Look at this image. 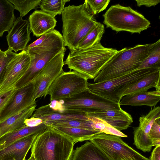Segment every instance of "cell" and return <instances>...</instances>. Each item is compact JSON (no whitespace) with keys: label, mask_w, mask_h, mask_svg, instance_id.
I'll return each mask as SVG.
<instances>
[{"label":"cell","mask_w":160,"mask_h":160,"mask_svg":"<svg viewBox=\"0 0 160 160\" xmlns=\"http://www.w3.org/2000/svg\"><path fill=\"white\" fill-rule=\"evenodd\" d=\"M139 121L138 127L134 128V144L144 152H149L153 146L149 133L154 121L151 118L143 116L139 118Z\"/></svg>","instance_id":"cell-18"},{"label":"cell","mask_w":160,"mask_h":160,"mask_svg":"<svg viewBox=\"0 0 160 160\" xmlns=\"http://www.w3.org/2000/svg\"><path fill=\"white\" fill-rule=\"evenodd\" d=\"M160 68L137 69L122 76L106 81L90 83L87 88L91 92L119 103L124 92L143 78Z\"/></svg>","instance_id":"cell-5"},{"label":"cell","mask_w":160,"mask_h":160,"mask_svg":"<svg viewBox=\"0 0 160 160\" xmlns=\"http://www.w3.org/2000/svg\"><path fill=\"white\" fill-rule=\"evenodd\" d=\"M149 136L153 146H160V118L156 120L150 129Z\"/></svg>","instance_id":"cell-35"},{"label":"cell","mask_w":160,"mask_h":160,"mask_svg":"<svg viewBox=\"0 0 160 160\" xmlns=\"http://www.w3.org/2000/svg\"><path fill=\"white\" fill-rule=\"evenodd\" d=\"M70 0H42L39 6L41 10L54 17L61 14L65 8V5Z\"/></svg>","instance_id":"cell-30"},{"label":"cell","mask_w":160,"mask_h":160,"mask_svg":"<svg viewBox=\"0 0 160 160\" xmlns=\"http://www.w3.org/2000/svg\"><path fill=\"white\" fill-rule=\"evenodd\" d=\"M16 54L8 48L4 51L0 49V83L8 64Z\"/></svg>","instance_id":"cell-33"},{"label":"cell","mask_w":160,"mask_h":160,"mask_svg":"<svg viewBox=\"0 0 160 160\" xmlns=\"http://www.w3.org/2000/svg\"><path fill=\"white\" fill-rule=\"evenodd\" d=\"M43 122L40 118L31 117L25 120L24 123L27 126L32 127L37 126Z\"/></svg>","instance_id":"cell-38"},{"label":"cell","mask_w":160,"mask_h":160,"mask_svg":"<svg viewBox=\"0 0 160 160\" xmlns=\"http://www.w3.org/2000/svg\"><path fill=\"white\" fill-rule=\"evenodd\" d=\"M17 89L15 87L0 93V114L15 94Z\"/></svg>","instance_id":"cell-36"},{"label":"cell","mask_w":160,"mask_h":160,"mask_svg":"<svg viewBox=\"0 0 160 160\" xmlns=\"http://www.w3.org/2000/svg\"><path fill=\"white\" fill-rule=\"evenodd\" d=\"M36 105H33L0 122V138L26 126L25 120L32 116Z\"/></svg>","instance_id":"cell-21"},{"label":"cell","mask_w":160,"mask_h":160,"mask_svg":"<svg viewBox=\"0 0 160 160\" xmlns=\"http://www.w3.org/2000/svg\"><path fill=\"white\" fill-rule=\"evenodd\" d=\"M74 144L67 137L48 126L38 134L31 148V155L35 160H71Z\"/></svg>","instance_id":"cell-4"},{"label":"cell","mask_w":160,"mask_h":160,"mask_svg":"<svg viewBox=\"0 0 160 160\" xmlns=\"http://www.w3.org/2000/svg\"><path fill=\"white\" fill-rule=\"evenodd\" d=\"M31 32L29 22L18 17L6 36L8 48L16 52L25 50L31 40Z\"/></svg>","instance_id":"cell-14"},{"label":"cell","mask_w":160,"mask_h":160,"mask_svg":"<svg viewBox=\"0 0 160 160\" xmlns=\"http://www.w3.org/2000/svg\"><path fill=\"white\" fill-rule=\"evenodd\" d=\"M88 140L112 160H150L129 146L118 136L102 133Z\"/></svg>","instance_id":"cell-8"},{"label":"cell","mask_w":160,"mask_h":160,"mask_svg":"<svg viewBox=\"0 0 160 160\" xmlns=\"http://www.w3.org/2000/svg\"><path fill=\"white\" fill-rule=\"evenodd\" d=\"M25 160H35L33 156L31 154L30 157L28 159H25Z\"/></svg>","instance_id":"cell-40"},{"label":"cell","mask_w":160,"mask_h":160,"mask_svg":"<svg viewBox=\"0 0 160 160\" xmlns=\"http://www.w3.org/2000/svg\"><path fill=\"white\" fill-rule=\"evenodd\" d=\"M150 160H160V146H156L150 157Z\"/></svg>","instance_id":"cell-39"},{"label":"cell","mask_w":160,"mask_h":160,"mask_svg":"<svg viewBox=\"0 0 160 160\" xmlns=\"http://www.w3.org/2000/svg\"><path fill=\"white\" fill-rule=\"evenodd\" d=\"M71 160H112L92 142H87L73 152Z\"/></svg>","instance_id":"cell-23"},{"label":"cell","mask_w":160,"mask_h":160,"mask_svg":"<svg viewBox=\"0 0 160 160\" xmlns=\"http://www.w3.org/2000/svg\"><path fill=\"white\" fill-rule=\"evenodd\" d=\"M32 117L40 118L43 122L65 120H89V117L85 113L64 109H54L49 104L35 109Z\"/></svg>","instance_id":"cell-15"},{"label":"cell","mask_w":160,"mask_h":160,"mask_svg":"<svg viewBox=\"0 0 160 160\" xmlns=\"http://www.w3.org/2000/svg\"><path fill=\"white\" fill-rule=\"evenodd\" d=\"M62 33L65 46L70 52L87 34L99 23L94 18L85 0L78 6L66 7L61 14Z\"/></svg>","instance_id":"cell-1"},{"label":"cell","mask_w":160,"mask_h":160,"mask_svg":"<svg viewBox=\"0 0 160 160\" xmlns=\"http://www.w3.org/2000/svg\"><path fill=\"white\" fill-rule=\"evenodd\" d=\"M66 50L56 55L49 62L33 80L34 98H45L53 81L63 71L64 57Z\"/></svg>","instance_id":"cell-11"},{"label":"cell","mask_w":160,"mask_h":160,"mask_svg":"<svg viewBox=\"0 0 160 160\" xmlns=\"http://www.w3.org/2000/svg\"><path fill=\"white\" fill-rule=\"evenodd\" d=\"M38 134L24 138L0 151V157L25 160Z\"/></svg>","instance_id":"cell-19"},{"label":"cell","mask_w":160,"mask_h":160,"mask_svg":"<svg viewBox=\"0 0 160 160\" xmlns=\"http://www.w3.org/2000/svg\"><path fill=\"white\" fill-rule=\"evenodd\" d=\"M154 43L139 44L118 50L94 79L98 82L113 79L138 69L148 55Z\"/></svg>","instance_id":"cell-3"},{"label":"cell","mask_w":160,"mask_h":160,"mask_svg":"<svg viewBox=\"0 0 160 160\" xmlns=\"http://www.w3.org/2000/svg\"><path fill=\"white\" fill-rule=\"evenodd\" d=\"M89 117L88 120H65L48 121L45 122L48 125L52 127L80 128L97 131L101 133L100 124L97 118L95 117Z\"/></svg>","instance_id":"cell-24"},{"label":"cell","mask_w":160,"mask_h":160,"mask_svg":"<svg viewBox=\"0 0 160 160\" xmlns=\"http://www.w3.org/2000/svg\"><path fill=\"white\" fill-rule=\"evenodd\" d=\"M138 7L142 5L150 7L155 6L160 2V0H135Z\"/></svg>","instance_id":"cell-37"},{"label":"cell","mask_w":160,"mask_h":160,"mask_svg":"<svg viewBox=\"0 0 160 160\" xmlns=\"http://www.w3.org/2000/svg\"><path fill=\"white\" fill-rule=\"evenodd\" d=\"M149 68H160V39L154 43L150 53L138 69Z\"/></svg>","instance_id":"cell-31"},{"label":"cell","mask_w":160,"mask_h":160,"mask_svg":"<svg viewBox=\"0 0 160 160\" xmlns=\"http://www.w3.org/2000/svg\"><path fill=\"white\" fill-rule=\"evenodd\" d=\"M34 88V83L32 82L17 89L0 114V122L36 104L33 95Z\"/></svg>","instance_id":"cell-13"},{"label":"cell","mask_w":160,"mask_h":160,"mask_svg":"<svg viewBox=\"0 0 160 160\" xmlns=\"http://www.w3.org/2000/svg\"><path fill=\"white\" fill-rule=\"evenodd\" d=\"M87 81L74 71H63L50 86L48 95L51 101L70 98L87 89Z\"/></svg>","instance_id":"cell-9"},{"label":"cell","mask_w":160,"mask_h":160,"mask_svg":"<svg viewBox=\"0 0 160 160\" xmlns=\"http://www.w3.org/2000/svg\"><path fill=\"white\" fill-rule=\"evenodd\" d=\"M85 1L94 15L106 9L110 2L109 0H86Z\"/></svg>","instance_id":"cell-34"},{"label":"cell","mask_w":160,"mask_h":160,"mask_svg":"<svg viewBox=\"0 0 160 160\" xmlns=\"http://www.w3.org/2000/svg\"><path fill=\"white\" fill-rule=\"evenodd\" d=\"M53 16L41 10H36L28 18L30 31L37 37L54 29L57 20Z\"/></svg>","instance_id":"cell-17"},{"label":"cell","mask_w":160,"mask_h":160,"mask_svg":"<svg viewBox=\"0 0 160 160\" xmlns=\"http://www.w3.org/2000/svg\"><path fill=\"white\" fill-rule=\"evenodd\" d=\"M107 28L117 32L125 31L139 33L150 27V22L130 7L118 4L111 6L103 16Z\"/></svg>","instance_id":"cell-6"},{"label":"cell","mask_w":160,"mask_h":160,"mask_svg":"<svg viewBox=\"0 0 160 160\" xmlns=\"http://www.w3.org/2000/svg\"><path fill=\"white\" fill-rule=\"evenodd\" d=\"M48 127L45 122L35 127L25 126L0 138V151L25 137L39 133Z\"/></svg>","instance_id":"cell-22"},{"label":"cell","mask_w":160,"mask_h":160,"mask_svg":"<svg viewBox=\"0 0 160 160\" xmlns=\"http://www.w3.org/2000/svg\"><path fill=\"white\" fill-rule=\"evenodd\" d=\"M53 127L69 138L74 144L78 142L88 140L91 138L100 134L97 131L80 128Z\"/></svg>","instance_id":"cell-27"},{"label":"cell","mask_w":160,"mask_h":160,"mask_svg":"<svg viewBox=\"0 0 160 160\" xmlns=\"http://www.w3.org/2000/svg\"><path fill=\"white\" fill-rule=\"evenodd\" d=\"M160 100V91H142L123 96L119 103L121 105L150 107L155 106Z\"/></svg>","instance_id":"cell-20"},{"label":"cell","mask_w":160,"mask_h":160,"mask_svg":"<svg viewBox=\"0 0 160 160\" xmlns=\"http://www.w3.org/2000/svg\"><path fill=\"white\" fill-rule=\"evenodd\" d=\"M30 58L25 49L15 56L8 64L0 83V93L14 87L28 68Z\"/></svg>","instance_id":"cell-12"},{"label":"cell","mask_w":160,"mask_h":160,"mask_svg":"<svg viewBox=\"0 0 160 160\" xmlns=\"http://www.w3.org/2000/svg\"><path fill=\"white\" fill-rule=\"evenodd\" d=\"M118 51L116 49L103 47L99 40L89 48L70 52L64 61V65L87 80L94 79Z\"/></svg>","instance_id":"cell-2"},{"label":"cell","mask_w":160,"mask_h":160,"mask_svg":"<svg viewBox=\"0 0 160 160\" xmlns=\"http://www.w3.org/2000/svg\"><path fill=\"white\" fill-rule=\"evenodd\" d=\"M65 44L52 47H35L26 49L30 58V65L26 72L16 83L20 88L32 82L47 64L62 51L66 50Z\"/></svg>","instance_id":"cell-10"},{"label":"cell","mask_w":160,"mask_h":160,"mask_svg":"<svg viewBox=\"0 0 160 160\" xmlns=\"http://www.w3.org/2000/svg\"><path fill=\"white\" fill-rule=\"evenodd\" d=\"M88 116L99 118L120 131L127 129L132 123L130 114L121 108L119 109L102 110L86 114Z\"/></svg>","instance_id":"cell-16"},{"label":"cell","mask_w":160,"mask_h":160,"mask_svg":"<svg viewBox=\"0 0 160 160\" xmlns=\"http://www.w3.org/2000/svg\"><path fill=\"white\" fill-rule=\"evenodd\" d=\"M52 106L55 110L64 109L86 114L102 110L121 108L118 103L95 94L88 88L70 98L53 100Z\"/></svg>","instance_id":"cell-7"},{"label":"cell","mask_w":160,"mask_h":160,"mask_svg":"<svg viewBox=\"0 0 160 160\" xmlns=\"http://www.w3.org/2000/svg\"><path fill=\"white\" fill-rule=\"evenodd\" d=\"M8 1L13 4L15 9L19 12L20 16L22 17L27 14L32 10L36 9L41 1V0Z\"/></svg>","instance_id":"cell-32"},{"label":"cell","mask_w":160,"mask_h":160,"mask_svg":"<svg viewBox=\"0 0 160 160\" xmlns=\"http://www.w3.org/2000/svg\"><path fill=\"white\" fill-rule=\"evenodd\" d=\"M61 44H65L62 36L59 31L54 29L41 36L27 46L26 49H29L35 47H52Z\"/></svg>","instance_id":"cell-28"},{"label":"cell","mask_w":160,"mask_h":160,"mask_svg":"<svg viewBox=\"0 0 160 160\" xmlns=\"http://www.w3.org/2000/svg\"><path fill=\"white\" fill-rule=\"evenodd\" d=\"M160 69L152 72L142 78L133 85L127 89L123 93V97L138 92L146 91L152 88L160 91Z\"/></svg>","instance_id":"cell-25"},{"label":"cell","mask_w":160,"mask_h":160,"mask_svg":"<svg viewBox=\"0 0 160 160\" xmlns=\"http://www.w3.org/2000/svg\"><path fill=\"white\" fill-rule=\"evenodd\" d=\"M104 32V26L99 22L79 42L76 50L84 49L92 46L101 40Z\"/></svg>","instance_id":"cell-29"},{"label":"cell","mask_w":160,"mask_h":160,"mask_svg":"<svg viewBox=\"0 0 160 160\" xmlns=\"http://www.w3.org/2000/svg\"><path fill=\"white\" fill-rule=\"evenodd\" d=\"M14 5L8 0H0V37L8 32L16 20Z\"/></svg>","instance_id":"cell-26"}]
</instances>
